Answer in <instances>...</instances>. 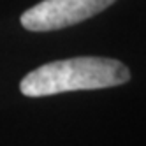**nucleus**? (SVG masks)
Returning a JSON list of instances; mask_svg holds the SVG:
<instances>
[{
    "mask_svg": "<svg viewBox=\"0 0 146 146\" xmlns=\"http://www.w3.org/2000/svg\"><path fill=\"white\" fill-rule=\"evenodd\" d=\"M116 0H42L21 14V25L30 32H51L78 25L102 13Z\"/></svg>",
    "mask_w": 146,
    "mask_h": 146,
    "instance_id": "f03ea898",
    "label": "nucleus"
},
{
    "mask_svg": "<svg viewBox=\"0 0 146 146\" xmlns=\"http://www.w3.org/2000/svg\"><path fill=\"white\" fill-rule=\"evenodd\" d=\"M130 79L127 65L114 58L78 56L44 64L21 79L19 90L27 97H48L76 90H100Z\"/></svg>",
    "mask_w": 146,
    "mask_h": 146,
    "instance_id": "f257e3e1",
    "label": "nucleus"
}]
</instances>
